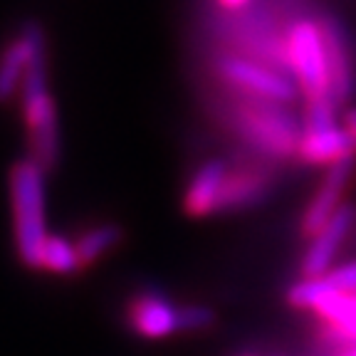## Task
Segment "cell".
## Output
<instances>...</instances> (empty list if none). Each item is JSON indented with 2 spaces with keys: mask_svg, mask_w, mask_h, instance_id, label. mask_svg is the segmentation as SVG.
I'll use <instances>...</instances> for the list:
<instances>
[{
  "mask_svg": "<svg viewBox=\"0 0 356 356\" xmlns=\"http://www.w3.org/2000/svg\"><path fill=\"white\" fill-rule=\"evenodd\" d=\"M44 168L35 159L17 161L10 173L13 222H15L17 255L28 267H42L44 230Z\"/></svg>",
  "mask_w": 356,
  "mask_h": 356,
  "instance_id": "1",
  "label": "cell"
},
{
  "mask_svg": "<svg viewBox=\"0 0 356 356\" xmlns=\"http://www.w3.org/2000/svg\"><path fill=\"white\" fill-rule=\"evenodd\" d=\"M284 62L309 102L334 99L327 38L322 22L297 20L284 33Z\"/></svg>",
  "mask_w": 356,
  "mask_h": 356,
  "instance_id": "2",
  "label": "cell"
},
{
  "mask_svg": "<svg viewBox=\"0 0 356 356\" xmlns=\"http://www.w3.org/2000/svg\"><path fill=\"white\" fill-rule=\"evenodd\" d=\"M22 111L30 131L33 159L42 168L55 166L60 141H57V114L52 97L44 82V52L40 50L30 62L25 79H22Z\"/></svg>",
  "mask_w": 356,
  "mask_h": 356,
  "instance_id": "3",
  "label": "cell"
},
{
  "mask_svg": "<svg viewBox=\"0 0 356 356\" xmlns=\"http://www.w3.org/2000/svg\"><path fill=\"white\" fill-rule=\"evenodd\" d=\"M235 129L255 149L273 156H289L300 151L302 129L277 102L250 99L235 109Z\"/></svg>",
  "mask_w": 356,
  "mask_h": 356,
  "instance_id": "4",
  "label": "cell"
},
{
  "mask_svg": "<svg viewBox=\"0 0 356 356\" xmlns=\"http://www.w3.org/2000/svg\"><path fill=\"white\" fill-rule=\"evenodd\" d=\"M300 156L307 163H339L356 156V136L334 119V99H317L307 106Z\"/></svg>",
  "mask_w": 356,
  "mask_h": 356,
  "instance_id": "5",
  "label": "cell"
},
{
  "mask_svg": "<svg viewBox=\"0 0 356 356\" xmlns=\"http://www.w3.org/2000/svg\"><path fill=\"white\" fill-rule=\"evenodd\" d=\"M220 74L228 84L243 89L245 95L255 97V99H267V102L284 104V102L292 99L297 92L292 79H287L284 74L270 70L267 65L245 60V57H225V60L220 62Z\"/></svg>",
  "mask_w": 356,
  "mask_h": 356,
  "instance_id": "6",
  "label": "cell"
},
{
  "mask_svg": "<svg viewBox=\"0 0 356 356\" xmlns=\"http://www.w3.org/2000/svg\"><path fill=\"white\" fill-rule=\"evenodd\" d=\"M354 168H356V156L329 166L322 186L317 188L312 203L307 206L305 218H302V233L307 238H314L332 220L334 213L341 208V195H344V188L349 186V178L354 173Z\"/></svg>",
  "mask_w": 356,
  "mask_h": 356,
  "instance_id": "7",
  "label": "cell"
},
{
  "mask_svg": "<svg viewBox=\"0 0 356 356\" xmlns=\"http://www.w3.org/2000/svg\"><path fill=\"white\" fill-rule=\"evenodd\" d=\"M354 220H356V208L341 206L339 211L334 213L332 220L312 238L309 248L305 252V260H302V275L305 277H324L332 270L334 255H337L344 238L349 235Z\"/></svg>",
  "mask_w": 356,
  "mask_h": 356,
  "instance_id": "8",
  "label": "cell"
},
{
  "mask_svg": "<svg viewBox=\"0 0 356 356\" xmlns=\"http://www.w3.org/2000/svg\"><path fill=\"white\" fill-rule=\"evenodd\" d=\"M129 322L134 332L146 339H163L168 334L181 332L178 309L161 295H141L134 300L129 309Z\"/></svg>",
  "mask_w": 356,
  "mask_h": 356,
  "instance_id": "9",
  "label": "cell"
},
{
  "mask_svg": "<svg viewBox=\"0 0 356 356\" xmlns=\"http://www.w3.org/2000/svg\"><path fill=\"white\" fill-rule=\"evenodd\" d=\"M40 50H42V33H40L38 25H28L17 35V40H13L8 44L3 67H0V92H3L6 99H10L22 87V79H25L30 62Z\"/></svg>",
  "mask_w": 356,
  "mask_h": 356,
  "instance_id": "10",
  "label": "cell"
},
{
  "mask_svg": "<svg viewBox=\"0 0 356 356\" xmlns=\"http://www.w3.org/2000/svg\"><path fill=\"white\" fill-rule=\"evenodd\" d=\"M228 166L222 161H208L195 171V176L191 178L188 188H186L184 208L188 216L203 218L208 213L218 211V203H220L222 188H225V181H228Z\"/></svg>",
  "mask_w": 356,
  "mask_h": 356,
  "instance_id": "11",
  "label": "cell"
},
{
  "mask_svg": "<svg viewBox=\"0 0 356 356\" xmlns=\"http://www.w3.org/2000/svg\"><path fill=\"white\" fill-rule=\"evenodd\" d=\"M324 38H327L329 70H332V95L334 102H344L354 87V60H351L349 42L344 30L334 20H322Z\"/></svg>",
  "mask_w": 356,
  "mask_h": 356,
  "instance_id": "12",
  "label": "cell"
},
{
  "mask_svg": "<svg viewBox=\"0 0 356 356\" xmlns=\"http://www.w3.org/2000/svg\"><path fill=\"white\" fill-rule=\"evenodd\" d=\"M270 191V178L260 171H230L225 188H222L218 211H238V208H248L260 203Z\"/></svg>",
  "mask_w": 356,
  "mask_h": 356,
  "instance_id": "13",
  "label": "cell"
},
{
  "mask_svg": "<svg viewBox=\"0 0 356 356\" xmlns=\"http://www.w3.org/2000/svg\"><path fill=\"white\" fill-rule=\"evenodd\" d=\"M332 297H337V292H334L327 277H305L287 289V302L292 307H300V309L317 312Z\"/></svg>",
  "mask_w": 356,
  "mask_h": 356,
  "instance_id": "14",
  "label": "cell"
},
{
  "mask_svg": "<svg viewBox=\"0 0 356 356\" xmlns=\"http://www.w3.org/2000/svg\"><path fill=\"white\" fill-rule=\"evenodd\" d=\"M122 243V228L117 225H97V228L87 230V233L79 238L77 243V252L82 265H89V262H97L102 255L117 248Z\"/></svg>",
  "mask_w": 356,
  "mask_h": 356,
  "instance_id": "15",
  "label": "cell"
},
{
  "mask_svg": "<svg viewBox=\"0 0 356 356\" xmlns=\"http://www.w3.org/2000/svg\"><path fill=\"white\" fill-rule=\"evenodd\" d=\"M42 267L60 275L77 273L79 267H82L77 245H72L70 240L62 238V235H50L42 248Z\"/></svg>",
  "mask_w": 356,
  "mask_h": 356,
  "instance_id": "16",
  "label": "cell"
},
{
  "mask_svg": "<svg viewBox=\"0 0 356 356\" xmlns=\"http://www.w3.org/2000/svg\"><path fill=\"white\" fill-rule=\"evenodd\" d=\"M216 314L208 307H178V327L181 332H203V329L213 327Z\"/></svg>",
  "mask_w": 356,
  "mask_h": 356,
  "instance_id": "17",
  "label": "cell"
},
{
  "mask_svg": "<svg viewBox=\"0 0 356 356\" xmlns=\"http://www.w3.org/2000/svg\"><path fill=\"white\" fill-rule=\"evenodd\" d=\"M324 277L334 287L337 295H356V262H346L341 267L329 270Z\"/></svg>",
  "mask_w": 356,
  "mask_h": 356,
  "instance_id": "18",
  "label": "cell"
},
{
  "mask_svg": "<svg viewBox=\"0 0 356 356\" xmlns=\"http://www.w3.org/2000/svg\"><path fill=\"white\" fill-rule=\"evenodd\" d=\"M222 8H228V10H240V8H245L250 0H218Z\"/></svg>",
  "mask_w": 356,
  "mask_h": 356,
  "instance_id": "19",
  "label": "cell"
},
{
  "mask_svg": "<svg viewBox=\"0 0 356 356\" xmlns=\"http://www.w3.org/2000/svg\"><path fill=\"white\" fill-rule=\"evenodd\" d=\"M344 127L349 129V131L356 136V109H349V111H346V117H344Z\"/></svg>",
  "mask_w": 356,
  "mask_h": 356,
  "instance_id": "20",
  "label": "cell"
},
{
  "mask_svg": "<svg viewBox=\"0 0 356 356\" xmlns=\"http://www.w3.org/2000/svg\"><path fill=\"white\" fill-rule=\"evenodd\" d=\"M341 356H356V346H351V349L346 351V354H341Z\"/></svg>",
  "mask_w": 356,
  "mask_h": 356,
  "instance_id": "21",
  "label": "cell"
},
{
  "mask_svg": "<svg viewBox=\"0 0 356 356\" xmlns=\"http://www.w3.org/2000/svg\"><path fill=\"white\" fill-rule=\"evenodd\" d=\"M243 356H252V354H243Z\"/></svg>",
  "mask_w": 356,
  "mask_h": 356,
  "instance_id": "22",
  "label": "cell"
},
{
  "mask_svg": "<svg viewBox=\"0 0 356 356\" xmlns=\"http://www.w3.org/2000/svg\"><path fill=\"white\" fill-rule=\"evenodd\" d=\"M275 356H280V354H275Z\"/></svg>",
  "mask_w": 356,
  "mask_h": 356,
  "instance_id": "23",
  "label": "cell"
}]
</instances>
